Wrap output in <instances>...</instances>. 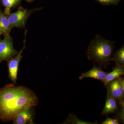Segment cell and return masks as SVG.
Wrapping results in <instances>:
<instances>
[{
    "label": "cell",
    "instance_id": "5",
    "mask_svg": "<svg viewBox=\"0 0 124 124\" xmlns=\"http://www.w3.org/2000/svg\"><path fill=\"white\" fill-rule=\"evenodd\" d=\"M107 94L116 100L123 99L124 95V78L116 79L108 82L107 85Z\"/></svg>",
    "mask_w": 124,
    "mask_h": 124
},
{
    "label": "cell",
    "instance_id": "16",
    "mask_svg": "<svg viewBox=\"0 0 124 124\" xmlns=\"http://www.w3.org/2000/svg\"><path fill=\"white\" fill-rule=\"evenodd\" d=\"M98 2L105 5H116L118 4L119 0H95Z\"/></svg>",
    "mask_w": 124,
    "mask_h": 124
},
{
    "label": "cell",
    "instance_id": "8",
    "mask_svg": "<svg viewBox=\"0 0 124 124\" xmlns=\"http://www.w3.org/2000/svg\"><path fill=\"white\" fill-rule=\"evenodd\" d=\"M107 73V72L103 71L101 68L96 66L94 65L91 70L82 73L79 77V79L82 80L85 78H92L103 82Z\"/></svg>",
    "mask_w": 124,
    "mask_h": 124
},
{
    "label": "cell",
    "instance_id": "6",
    "mask_svg": "<svg viewBox=\"0 0 124 124\" xmlns=\"http://www.w3.org/2000/svg\"><path fill=\"white\" fill-rule=\"evenodd\" d=\"M26 39H24V45L22 49L19 52L17 55L7 61L9 77L11 81L14 84L16 83L17 79L19 66L20 61L23 57V55H22V54L26 48Z\"/></svg>",
    "mask_w": 124,
    "mask_h": 124
},
{
    "label": "cell",
    "instance_id": "10",
    "mask_svg": "<svg viewBox=\"0 0 124 124\" xmlns=\"http://www.w3.org/2000/svg\"><path fill=\"white\" fill-rule=\"evenodd\" d=\"M124 74V66L116 65L113 68V70L110 72L107 73L105 80L103 83L105 86H106L108 82L116 79L120 77Z\"/></svg>",
    "mask_w": 124,
    "mask_h": 124
},
{
    "label": "cell",
    "instance_id": "4",
    "mask_svg": "<svg viewBox=\"0 0 124 124\" xmlns=\"http://www.w3.org/2000/svg\"><path fill=\"white\" fill-rule=\"evenodd\" d=\"M19 51L14 48L13 39L10 35L4 36V38L0 40V63L14 57Z\"/></svg>",
    "mask_w": 124,
    "mask_h": 124
},
{
    "label": "cell",
    "instance_id": "9",
    "mask_svg": "<svg viewBox=\"0 0 124 124\" xmlns=\"http://www.w3.org/2000/svg\"><path fill=\"white\" fill-rule=\"evenodd\" d=\"M118 109L117 100L107 94L106 103L102 115H107L115 113Z\"/></svg>",
    "mask_w": 124,
    "mask_h": 124
},
{
    "label": "cell",
    "instance_id": "11",
    "mask_svg": "<svg viewBox=\"0 0 124 124\" xmlns=\"http://www.w3.org/2000/svg\"><path fill=\"white\" fill-rule=\"evenodd\" d=\"M11 29L8 16L0 10V32L4 36L9 35Z\"/></svg>",
    "mask_w": 124,
    "mask_h": 124
},
{
    "label": "cell",
    "instance_id": "21",
    "mask_svg": "<svg viewBox=\"0 0 124 124\" xmlns=\"http://www.w3.org/2000/svg\"></svg>",
    "mask_w": 124,
    "mask_h": 124
},
{
    "label": "cell",
    "instance_id": "18",
    "mask_svg": "<svg viewBox=\"0 0 124 124\" xmlns=\"http://www.w3.org/2000/svg\"><path fill=\"white\" fill-rule=\"evenodd\" d=\"M27 1H28L29 2H31V1H33L34 0H26Z\"/></svg>",
    "mask_w": 124,
    "mask_h": 124
},
{
    "label": "cell",
    "instance_id": "2",
    "mask_svg": "<svg viewBox=\"0 0 124 124\" xmlns=\"http://www.w3.org/2000/svg\"><path fill=\"white\" fill-rule=\"evenodd\" d=\"M115 41L108 40L97 35L91 40L87 51L88 59L99 64L100 67L107 68L110 65Z\"/></svg>",
    "mask_w": 124,
    "mask_h": 124
},
{
    "label": "cell",
    "instance_id": "20",
    "mask_svg": "<svg viewBox=\"0 0 124 124\" xmlns=\"http://www.w3.org/2000/svg\"><path fill=\"white\" fill-rule=\"evenodd\" d=\"M121 0H119V1H120Z\"/></svg>",
    "mask_w": 124,
    "mask_h": 124
},
{
    "label": "cell",
    "instance_id": "14",
    "mask_svg": "<svg viewBox=\"0 0 124 124\" xmlns=\"http://www.w3.org/2000/svg\"><path fill=\"white\" fill-rule=\"evenodd\" d=\"M64 124H95V123H92L91 122H87L83 121L79 119L75 115L70 113L69 114V117L64 122Z\"/></svg>",
    "mask_w": 124,
    "mask_h": 124
},
{
    "label": "cell",
    "instance_id": "1",
    "mask_svg": "<svg viewBox=\"0 0 124 124\" xmlns=\"http://www.w3.org/2000/svg\"><path fill=\"white\" fill-rule=\"evenodd\" d=\"M38 97L32 90L22 86L9 84L0 88V120L13 121L15 116L28 108L38 104Z\"/></svg>",
    "mask_w": 124,
    "mask_h": 124
},
{
    "label": "cell",
    "instance_id": "17",
    "mask_svg": "<svg viewBox=\"0 0 124 124\" xmlns=\"http://www.w3.org/2000/svg\"><path fill=\"white\" fill-rule=\"evenodd\" d=\"M120 123L119 122L117 119H112V118L108 117L104 121V122L102 123V124H119Z\"/></svg>",
    "mask_w": 124,
    "mask_h": 124
},
{
    "label": "cell",
    "instance_id": "7",
    "mask_svg": "<svg viewBox=\"0 0 124 124\" xmlns=\"http://www.w3.org/2000/svg\"><path fill=\"white\" fill-rule=\"evenodd\" d=\"M28 108L17 114L13 120L14 124H34V111L32 108Z\"/></svg>",
    "mask_w": 124,
    "mask_h": 124
},
{
    "label": "cell",
    "instance_id": "19",
    "mask_svg": "<svg viewBox=\"0 0 124 124\" xmlns=\"http://www.w3.org/2000/svg\"><path fill=\"white\" fill-rule=\"evenodd\" d=\"M1 33L0 32V36H1Z\"/></svg>",
    "mask_w": 124,
    "mask_h": 124
},
{
    "label": "cell",
    "instance_id": "3",
    "mask_svg": "<svg viewBox=\"0 0 124 124\" xmlns=\"http://www.w3.org/2000/svg\"><path fill=\"white\" fill-rule=\"evenodd\" d=\"M42 8H36L28 10L22 7H19L15 13H10L7 15L11 28L24 27L28 19L34 12L41 9Z\"/></svg>",
    "mask_w": 124,
    "mask_h": 124
},
{
    "label": "cell",
    "instance_id": "15",
    "mask_svg": "<svg viewBox=\"0 0 124 124\" xmlns=\"http://www.w3.org/2000/svg\"><path fill=\"white\" fill-rule=\"evenodd\" d=\"M123 99L119 100V103L120 105V110L119 113V116L120 120L122 122H124V101Z\"/></svg>",
    "mask_w": 124,
    "mask_h": 124
},
{
    "label": "cell",
    "instance_id": "12",
    "mask_svg": "<svg viewBox=\"0 0 124 124\" xmlns=\"http://www.w3.org/2000/svg\"><path fill=\"white\" fill-rule=\"evenodd\" d=\"M2 5L5 7L4 14L8 15L11 13V10L20 4L21 0H1Z\"/></svg>",
    "mask_w": 124,
    "mask_h": 124
},
{
    "label": "cell",
    "instance_id": "13",
    "mask_svg": "<svg viewBox=\"0 0 124 124\" xmlns=\"http://www.w3.org/2000/svg\"><path fill=\"white\" fill-rule=\"evenodd\" d=\"M110 61H114L116 65L124 66V45L113 54V57L111 58Z\"/></svg>",
    "mask_w": 124,
    "mask_h": 124
}]
</instances>
